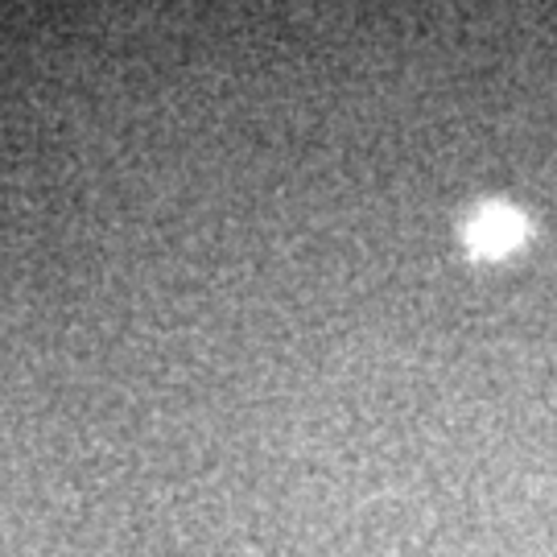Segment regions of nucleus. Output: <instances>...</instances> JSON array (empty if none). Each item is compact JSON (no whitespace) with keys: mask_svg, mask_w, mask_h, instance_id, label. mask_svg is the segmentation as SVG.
Instances as JSON below:
<instances>
[{"mask_svg":"<svg viewBox=\"0 0 557 557\" xmlns=\"http://www.w3.org/2000/svg\"><path fill=\"white\" fill-rule=\"evenodd\" d=\"M520 236H524V223L512 211H483L471 223V244L479 252H508Z\"/></svg>","mask_w":557,"mask_h":557,"instance_id":"nucleus-1","label":"nucleus"}]
</instances>
